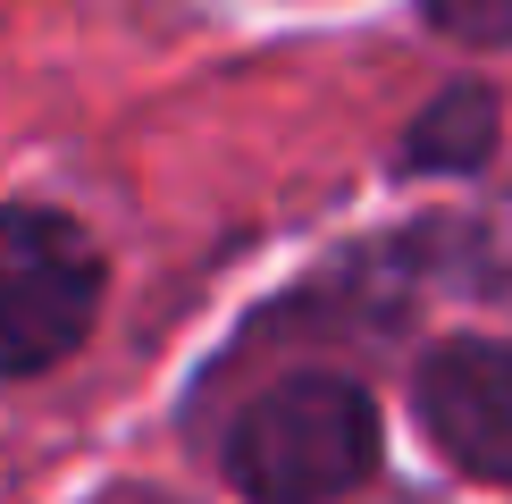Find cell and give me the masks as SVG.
<instances>
[{
  "instance_id": "cell-1",
  "label": "cell",
  "mask_w": 512,
  "mask_h": 504,
  "mask_svg": "<svg viewBox=\"0 0 512 504\" xmlns=\"http://www.w3.org/2000/svg\"><path fill=\"white\" fill-rule=\"evenodd\" d=\"M370 462H378V412L345 378H286L227 437V479L252 504H328L361 488Z\"/></svg>"
},
{
  "instance_id": "cell-2",
  "label": "cell",
  "mask_w": 512,
  "mask_h": 504,
  "mask_svg": "<svg viewBox=\"0 0 512 504\" xmlns=\"http://www.w3.org/2000/svg\"><path fill=\"white\" fill-rule=\"evenodd\" d=\"M101 261L59 210H0V378L51 370L84 345Z\"/></svg>"
},
{
  "instance_id": "cell-3",
  "label": "cell",
  "mask_w": 512,
  "mask_h": 504,
  "mask_svg": "<svg viewBox=\"0 0 512 504\" xmlns=\"http://www.w3.org/2000/svg\"><path fill=\"white\" fill-rule=\"evenodd\" d=\"M420 429L429 446L471 479H512V345L496 336H454L420 362Z\"/></svg>"
},
{
  "instance_id": "cell-4",
  "label": "cell",
  "mask_w": 512,
  "mask_h": 504,
  "mask_svg": "<svg viewBox=\"0 0 512 504\" xmlns=\"http://www.w3.org/2000/svg\"><path fill=\"white\" fill-rule=\"evenodd\" d=\"M487 152H496V93L487 84L437 93L412 126V168H479Z\"/></svg>"
},
{
  "instance_id": "cell-5",
  "label": "cell",
  "mask_w": 512,
  "mask_h": 504,
  "mask_svg": "<svg viewBox=\"0 0 512 504\" xmlns=\"http://www.w3.org/2000/svg\"><path fill=\"white\" fill-rule=\"evenodd\" d=\"M437 34H462V42H512V0H420Z\"/></svg>"
}]
</instances>
